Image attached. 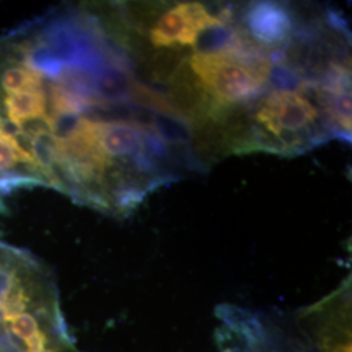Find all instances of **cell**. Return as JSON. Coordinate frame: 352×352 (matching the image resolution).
I'll use <instances>...</instances> for the list:
<instances>
[{
	"label": "cell",
	"mask_w": 352,
	"mask_h": 352,
	"mask_svg": "<svg viewBox=\"0 0 352 352\" xmlns=\"http://www.w3.org/2000/svg\"><path fill=\"white\" fill-rule=\"evenodd\" d=\"M139 32L154 50H196L215 30L228 25L235 16L231 6L215 8L200 1H179L144 7Z\"/></svg>",
	"instance_id": "7a4b0ae2"
},
{
	"label": "cell",
	"mask_w": 352,
	"mask_h": 352,
	"mask_svg": "<svg viewBox=\"0 0 352 352\" xmlns=\"http://www.w3.org/2000/svg\"><path fill=\"white\" fill-rule=\"evenodd\" d=\"M336 352H351V347H350V344L349 346H343L342 349H338V351Z\"/></svg>",
	"instance_id": "5b68a950"
},
{
	"label": "cell",
	"mask_w": 352,
	"mask_h": 352,
	"mask_svg": "<svg viewBox=\"0 0 352 352\" xmlns=\"http://www.w3.org/2000/svg\"><path fill=\"white\" fill-rule=\"evenodd\" d=\"M302 20L292 7L276 1H256L235 13V28L250 43L280 63H287V52Z\"/></svg>",
	"instance_id": "3957f363"
},
{
	"label": "cell",
	"mask_w": 352,
	"mask_h": 352,
	"mask_svg": "<svg viewBox=\"0 0 352 352\" xmlns=\"http://www.w3.org/2000/svg\"><path fill=\"white\" fill-rule=\"evenodd\" d=\"M3 321L10 327L13 334L23 340L28 352H52L49 340L39 327L36 317L25 311L13 312L6 316Z\"/></svg>",
	"instance_id": "277c9868"
},
{
	"label": "cell",
	"mask_w": 352,
	"mask_h": 352,
	"mask_svg": "<svg viewBox=\"0 0 352 352\" xmlns=\"http://www.w3.org/2000/svg\"><path fill=\"white\" fill-rule=\"evenodd\" d=\"M327 75L274 77L244 115L235 151L298 155L337 139L330 119Z\"/></svg>",
	"instance_id": "6da1fadb"
}]
</instances>
